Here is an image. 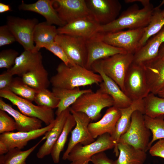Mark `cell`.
I'll list each match as a JSON object with an SVG mask.
<instances>
[{
	"label": "cell",
	"instance_id": "6da1fadb",
	"mask_svg": "<svg viewBox=\"0 0 164 164\" xmlns=\"http://www.w3.org/2000/svg\"><path fill=\"white\" fill-rule=\"evenodd\" d=\"M56 70V74L50 80L54 87L73 89L94 84H99L103 81L99 74L76 64L69 66L62 62L58 65Z\"/></svg>",
	"mask_w": 164,
	"mask_h": 164
},
{
	"label": "cell",
	"instance_id": "7a4b0ae2",
	"mask_svg": "<svg viewBox=\"0 0 164 164\" xmlns=\"http://www.w3.org/2000/svg\"><path fill=\"white\" fill-rule=\"evenodd\" d=\"M154 9L152 4L141 9L137 4L133 5L112 22L100 25L98 33H108L125 29H132L146 27L150 22Z\"/></svg>",
	"mask_w": 164,
	"mask_h": 164
},
{
	"label": "cell",
	"instance_id": "3957f363",
	"mask_svg": "<svg viewBox=\"0 0 164 164\" xmlns=\"http://www.w3.org/2000/svg\"><path fill=\"white\" fill-rule=\"evenodd\" d=\"M112 98L99 89L82 95L70 107L71 109L86 114L91 121H96L101 116V110L113 106Z\"/></svg>",
	"mask_w": 164,
	"mask_h": 164
},
{
	"label": "cell",
	"instance_id": "277c9868",
	"mask_svg": "<svg viewBox=\"0 0 164 164\" xmlns=\"http://www.w3.org/2000/svg\"><path fill=\"white\" fill-rule=\"evenodd\" d=\"M115 144L109 134L98 137L96 140L87 145L78 144L74 146L69 154L67 159L70 164H89L94 155L106 150L114 148Z\"/></svg>",
	"mask_w": 164,
	"mask_h": 164
},
{
	"label": "cell",
	"instance_id": "5b68a950",
	"mask_svg": "<svg viewBox=\"0 0 164 164\" xmlns=\"http://www.w3.org/2000/svg\"><path fill=\"white\" fill-rule=\"evenodd\" d=\"M151 135L150 131L145 124L144 114L137 110L133 113L130 126L121 136L118 142L127 144L146 152Z\"/></svg>",
	"mask_w": 164,
	"mask_h": 164
},
{
	"label": "cell",
	"instance_id": "8992f818",
	"mask_svg": "<svg viewBox=\"0 0 164 164\" xmlns=\"http://www.w3.org/2000/svg\"><path fill=\"white\" fill-rule=\"evenodd\" d=\"M146 27L108 33H97L94 37L113 46L134 54L139 49V42Z\"/></svg>",
	"mask_w": 164,
	"mask_h": 164
},
{
	"label": "cell",
	"instance_id": "52a82bcc",
	"mask_svg": "<svg viewBox=\"0 0 164 164\" xmlns=\"http://www.w3.org/2000/svg\"><path fill=\"white\" fill-rule=\"evenodd\" d=\"M124 92L132 101L143 99L150 93L145 67L132 63L126 75Z\"/></svg>",
	"mask_w": 164,
	"mask_h": 164
},
{
	"label": "cell",
	"instance_id": "ba28073f",
	"mask_svg": "<svg viewBox=\"0 0 164 164\" xmlns=\"http://www.w3.org/2000/svg\"><path fill=\"white\" fill-rule=\"evenodd\" d=\"M0 96L9 100L22 114L38 118L46 125L53 123L55 120L53 109L35 105L32 102L18 96L9 90L0 91Z\"/></svg>",
	"mask_w": 164,
	"mask_h": 164
},
{
	"label": "cell",
	"instance_id": "9c48e42d",
	"mask_svg": "<svg viewBox=\"0 0 164 164\" xmlns=\"http://www.w3.org/2000/svg\"><path fill=\"white\" fill-rule=\"evenodd\" d=\"M133 54L126 53L117 54L100 60L104 72L114 81L124 92L125 77L133 63Z\"/></svg>",
	"mask_w": 164,
	"mask_h": 164
},
{
	"label": "cell",
	"instance_id": "30bf717a",
	"mask_svg": "<svg viewBox=\"0 0 164 164\" xmlns=\"http://www.w3.org/2000/svg\"><path fill=\"white\" fill-rule=\"evenodd\" d=\"M55 120L49 125L31 131L10 132L0 134V155L5 154L14 148L20 149L24 148L29 141L45 135L50 131L54 126Z\"/></svg>",
	"mask_w": 164,
	"mask_h": 164
},
{
	"label": "cell",
	"instance_id": "8fae6325",
	"mask_svg": "<svg viewBox=\"0 0 164 164\" xmlns=\"http://www.w3.org/2000/svg\"><path fill=\"white\" fill-rule=\"evenodd\" d=\"M38 23L36 18L26 19L8 16L6 25L16 41L22 46L24 50L32 51L35 46L33 40V32Z\"/></svg>",
	"mask_w": 164,
	"mask_h": 164
},
{
	"label": "cell",
	"instance_id": "7c38bea8",
	"mask_svg": "<svg viewBox=\"0 0 164 164\" xmlns=\"http://www.w3.org/2000/svg\"><path fill=\"white\" fill-rule=\"evenodd\" d=\"M87 39L80 37L58 34L55 41L62 48L75 64L85 67L87 56Z\"/></svg>",
	"mask_w": 164,
	"mask_h": 164
},
{
	"label": "cell",
	"instance_id": "4fadbf2b",
	"mask_svg": "<svg viewBox=\"0 0 164 164\" xmlns=\"http://www.w3.org/2000/svg\"><path fill=\"white\" fill-rule=\"evenodd\" d=\"M69 108L75 119L76 125L71 132V137L67 148L63 154L62 159L64 160H67L70 152L77 144H80L85 145L95 141L88 128V125L91 121V119L83 113L76 111Z\"/></svg>",
	"mask_w": 164,
	"mask_h": 164
},
{
	"label": "cell",
	"instance_id": "5bb4252c",
	"mask_svg": "<svg viewBox=\"0 0 164 164\" xmlns=\"http://www.w3.org/2000/svg\"><path fill=\"white\" fill-rule=\"evenodd\" d=\"M91 14L100 25L109 23L117 18L121 8L117 0H85Z\"/></svg>",
	"mask_w": 164,
	"mask_h": 164
},
{
	"label": "cell",
	"instance_id": "9a60e30c",
	"mask_svg": "<svg viewBox=\"0 0 164 164\" xmlns=\"http://www.w3.org/2000/svg\"><path fill=\"white\" fill-rule=\"evenodd\" d=\"M91 69L101 77L103 81L100 84L99 89L111 97L114 101V106L118 109L122 108L129 106L132 104L133 101L114 81L104 72L100 60L96 61L92 64Z\"/></svg>",
	"mask_w": 164,
	"mask_h": 164
},
{
	"label": "cell",
	"instance_id": "2e32d148",
	"mask_svg": "<svg viewBox=\"0 0 164 164\" xmlns=\"http://www.w3.org/2000/svg\"><path fill=\"white\" fill-rule=\"evenodd\" d=\"M100 25L91 15L82 17L57 28L58 34H65L89 39L98 33Z\"/></svg>",
	"mask_w": 164,
	"mask_h": 164
},
{
	"label": "cell",
	"instance_id": "e0dca14e",
	"mask_svg": "<svg viewBox=\"0 0 164 164\" xmlns=\"http://www.w3.org/2000/svg\"><path fill=\"white\" fill-rule=\"evenodd\" d=\"M53 5L59 18L66 24L91 15L85 0H53Z\"/></svg>",
	"mask_w": 164,
	"mask_h": 164
},
{
	"label": "cell",
	"instance_id": "ac0fdd59",
	"mask_svg": "<svg viewBox=\"0 0 164 164\" xmlns=\"http://www.w3.org/2000/svg\"><path fill=\"white\" fill-rule=\"evenodd\" d=\"M86 46L87 56L85 67L90 70L96 61L117 54L127 53L123 49L113 46L94 37L87 39Z\"/></svg>",
	"mask_w": 164,
	"mask_h": 164
},
{
	"label": "cell",
	"instance_id": "d6986e66",
	"mask_svg": "<svg viewBox=\"0 0 164 164\" xmlns=\"http://www.w3.org/2000/svg\"><path fill=\"white\" fill-rule=\"evenodd\" d=\"M164 43V26L151 37L134 54L133 63L145 66L158 58L159 50Z\"/></svg>",
	"mask_w": 164,
	"mask_h": 164
},
{
	"label": "cell",
	"instance_id": "ffe728a7",
	"mask_svg": "<svg viewBox=\"0 0 164 164\" xmlns=\"http://www.w3.org/2000/svg\"><path fill=\"white\" fill-rule=\"evenodd\" d=\"M121 116L118 120L115 127L114 133L111 136L114 142L115 145L114 149V152L116 156L119 155L118 144L121 136L125 133L128 128L131 122L133 113L138 110L145 114V104L143 99L133 101L132 104L129 106L122 108L119 109Z\"/></svg>",
	"mask_w": 164,
	"mask_h": 164
},
{
	"label": "cell",
	"instance_id": "44dd1931",
	"mask_svg": "<svg viewBox=\"0 0 164 164\" xmlns=\"http://www.w3.org/2000/svg\"><path fill=\"white\" fill-rule=\"evenodd\" d=\"M119 109L112 106L109 107L102 118L97 121L90 123L89 130L94 138L104 134L108 133L112 136L115 132L117 122L120 117Z\"/></svg>",
	"mask_w": 164,
	"mask_h": 164
},
{
	"label": "cell",
	"instance_id": "7402d4cb",
	"mask_svg": "<svg viewBox=\"0 0 164 164\" xmlns=\"http://www.w3.org/2000/svg\"><path fill=\"white\" fill-rule=\"evenodd\" d=\"M53 0H38L31 4L26 3L22 1L19 9L37 13L43 16L48 23L63 26L66 24L59 17L53 6Z\"/></svg>",
	"mask_w": 164,
	"mask_h": 164
},
{
	"label": "cell",
	"instance_id": "603a6c76",
	"mask_svg": "<svg viewBox=\"0 0 164 164\" xmlns=\"http://www.w3.org/2000/svg\"><path fill=\"white\" fill-rule=\"evenodd\" d=\"M42 60V56L39 51L24 50L16 58L13 66L7 70L13 76L17 75L21 77L43 65Z\"/></svg>",
	"mask_w": 164,
	"mask_h": 164
},
{
	"label": "cell",
	"instance_id": "cb8c5ba5",
	"mask_svg": "<svg viewBox=\"0 0 164 164\" xmlns=\"http://www.w3.org/2000/svg\"><path fill=\"white\" fill-rule=\"evenodd\" d=\"M69 108L56 116L54 126L50 131L44 135L46 140L36 154L38 158L42 159L51 154L52 149L62 132L67 118L70 113Z\"/></svg>",
	"mask_w": 164,
	"mask_h": 164
},
{
	"label": "cell",
	"instance_id": "d4e9b609",
	"mask_svg": "<svg viewBox=\"0 0 164 164\" xmlns=\"http://www.w3.org/2000/svg\"><path fill=\"white\" fill-rule=\"evenodd\" d=\"M0 110L5 111L13 117L16 123V130L19 132H29L42 128L41 120L24 114L6 103L2 98L0 99Z\"/></svg>",
	"mask_w": 164,
	"mask_h": 164
},
{
	"label": "cell",
	"instance_id": "484cf974",
	"mask_svg": "<svg viewBox=\"0 0 164 164\" xmlns=\"http://www.w3.org/2000/svg\"><path fill=\"white\" fill-rule=\"evenodd\" d=\"M145 67L150 92L156 95L164 86V58H157Z\"/></svg>",
	"mask_w": 164,
	"mask_h": 164
},
{
	"label": "cell",
	"instance_id": "4316f807",
	"mask_svg": "<svg viewBox=\"0 0 164 164\" xmlns=\"http://www.w3.org/2000/svg\"><path fill=\"white\" fill-rule=\"evenodd\" d=\"M58 34L57 28L54 25L46 21L38 23L35 28L33 33V40L36 45L33 52L39 50L55 41Z\"/></svg>",
	"mask_w": 164,
	"mask_h": 164
},
{
	"label": "cell",
	"instance_id": "83f0119b",
	"mask_svg": "<svg viewBox=\"0 0 164 164\" xmlns=\"http://www.w3.org/2000/svg\"><path fill=\"white\" fill-rule=\"evenodd\" d=\"M118 157L114 161V164H143L146 161L145 151L121 142L118 143Z\"/></svg>",
	"mask_w": 164,
	"mask_h": 164
},
{
	"label": "cell",
	"instance_id": "f1b7e54d",
	"mask_svg": "<svg viewBox=\"0 0 164 164\" xmlns=\"http://www.w3.org/2000/svg\"><path fill=\"white\" fill-rule=\"evenodd\" d=\"M52 91L60 100L55 113L57 116L70 107L82 95L92 91L91 89L80 90L79 87L67 89L53 87Z\"/></svg>",
	"mask_w": 164,
	"mask_h": 164
},
{
	"label": "cell",
	"instance_id": "f546056e",
	"mask_svg": "<svg viewBox=\"0 0 164 164\" xmlns=\"http://www.w3.org/2000/svg\"><path fill=\"white\" fill-rule=\"evenodd\" d=\"M22 80L31 87L37 91L47 89L50 84L47 71L43 65L24 74Z\"/></svg>",
	"mask_w": 164,
	"mask_h": 164
},
{
	"label": "cell",
	"instance_id": "4dcf8cb0",
	"mask_svg": "<svg viewBox=\"0 0 164 164\" xmlns=\"http://www.w3.org/2000/svg\"><path fill=\"white\" fill-rule=\"evenodd\" d=\"M75 125V119L70 113L67 118L62 132L54 145L50 154L54 163H57L59 162L60 153L63 149L68 135Z\"/></svg>",
	"mask_w": 164,
	"mask_h": 164
},
{
	"label": "cell",
	"instance_id": "1f68e13d",
	"mask_svg": "<svg viewBox=\"0 0 164 164\" xmlns=\"http://www.w3.org/2000/svg\"><path fill=\"white\" fill-rule=\"evenodd\" d=\"M159 5L154 8L150 22L146 29L139 44V49L151 37L159 32L164 26V17L161 14Z\"/></svg>",
	"mask_w": 164,
	"mask_h": 164
},
{
	"label": "cell",
	"instance_id": "d6a6232c",
	"mask_svg": "<svg viewBox=\"0 0 164 164\" xmlns=\"http://www.w3.org/2000/svg\"><path fill=\"white\" fill-rule=\"evenodd\" d=\"M45 139L43 136L36 144L27 150L22 151L15 148L9 150L5 154L0 155V164H23L41 142Z\"/></svg>",
	"mask_w": 164,
	"mask_h": 164
},
{
	"label": "cell",
	"instance_id": "836d02e7",
	"mask_svg": "<svg viewBox=\"0 0 164 164\" xmlns=\"http://www.w3.org/2000/svg\"><path fill=\"white\" fill-rule=\"evenodd\" d=\"M145 124L152 134L148 146L149 150L156 141L164 139V115L152 118L144 114Z\"/></svg>",
	"mask_w": 164,
	"mask_h": 164
},
{
	"label": "cell",
	"instance_id": "e575fe53",
	"mask_svg": "<svg viewBox=\"0 0 164 164\" xmlns=\"http://www.w3.org/2000/svg\"><path fill=\"white\" fill-rule=\"evenodd\" d=\"M145 114L152 118L164 115V98L150 93L143 99Z\"/></svg>",
	"mask_w": 164,
	"mask_h": 164
},
{
	"label": "cell",
	"instance_id": "d590c367",
	"mask_svg": "<svg viewBox=\"0 0 164 164\" xmlns=\"http://www.w3.org/2000/svg\"><path fill=\"white\" fill-rule=\"evenodd\" d=\"M9 91L16 95L31 102L34 101L38 91L25 83L22 78H15L10 86Z\"/></svg>",
	"mask_w": 164,
	"mask_h": 164
},
{
	"label": "cell",
	"instance_id": "8d00e7d4",
	"mask_svg": "<svg viewBox=\"0 0 164 164\" xmlns=\"http://www.w3.org/2000/svg\"><path fill=\"white\" fill-rule=\"evenodd\" d=\"M34 101L37 105L53 109L57 108L60 100L52 91L44 89L37 91Z\"/></svg>",
	"mask_w": 164,
	"mask_h": 164
},
{
	"label": "cell",
	"instance_id": "74e56055",
	"mask_svg": "<svg viewBox=\"0 0 164 164\" xmlns=\"http://www.w3.org/2000/svg\"><path fill=\"white\" fill-rule=\"evenodd\" d=\"M19 54L17 51L12 49L2 50L0 52V68H5L7 70L11 69L14 65Z\"/></svg>",
	"mask_w": 164,
	"mask_h": 164
},
{
	"label": "cell",
	"instance_id": "f35d334b",
	"mask_svg": "<svg viewBox=\"0 0 164 164\" xmlns=\"http://www.w3.org/2000/svg\"><path fill=\"white\" fill-rule=\"evenodd\" d=\"M5 111L0 110V133L12 132L16 130L14 119Z\"/></svg>",
	"mask_w": 164,
	"mask_h": 164
},
{
	"label": "cell",
	"instance_id": "ab89813d",
	"mask_svg": "<svg viewBox=\"0 0 164 164\" xmlns=\"http://www.w3.org/2000/svg\"><path fill=\"white\" fill-rule=\"evenodd\" d=\"M44 48L58 57L67 65H76L69 58L62 48L55 41L45 46Z\"/></svg>",
	"mask_w": 164,
	"mask_h": 164
},
{
	"label": "cell",
	"instance_id": "60d3db41",
	"mask_svg": "<svg viewBox=\"0 0 164 164\" xmlns=\"http://www.w3.org/2000/svg\"><path fill=\"white\" fill-rule=\"evenodd\" d=\"M16 41V39L7 25L0 27V47L9 45Z\"/></svg>",
	"mask_w": 164,
	"mask_h": 164
},
{
	"label": "cell",
	"instance_id": "b9f144b4",
	"mask_svg": "<svg viewBox=\"0 0 164 164\" xmlns=\"http://www.w3.org/2000/svg\"><path fill=\"white\" fill-rule=\"evenodd\" d=\"M149 150L152 156L164 159V139L159 140L151 147Z\"/></svg>",
	"mask_w": 164,
	"mask_h": 164
},
{
	"label": "cell",
	"instance_id": "7bdbcfd3",
	"mask_svg": "<svg viewBox=\"0 0 164 164\" xmlns=\"http://www.w3.org/2000/svg\"><path fill=\"white\" fill-rule=\"evenodd\" d=\"M13 76L7 70L0 74V91L9 90L13 79Z\"/></svg>",
	"mask_w": 164,
	"mask_h": 164
},
{
	"label": "cell",
	"instance_id": "ee69618b",
	"mask_svg": "<svg viewBox=\"0 0 164 164\" xmlns=\"http://www.w3.org/2000/svg\"><path fill=\"white\" fill-rule=\"evenodd\" d=\"M91 162L93 164H114V161L109 159L104 152L93 155Z\"/></svg>",
	"mask_w": 164,
	"mask_h": 164
},
{
	"label": "cell",
	"instance_id": "f6af8a7d",
	"mask_svg": "<svg viewBox=\"0 0 164 164\" xmlns=\"http://www.w3.org/2000/svg\"><path fill=\"white\" fill-rule=\"evenodd\" d=\"M12 11L10 5L2 2H0V13Z\"/></svg>",
	"mask_w": 164,
	"mask_h": 164
},
{
	"label": "cell",
	"instance_id": "bcb514c9",
	"mask_svg": "<svg viewBox=\"0 0 164 164\" xmlns=\"http://www.w3.org/2000/svg\"><path fill=\"white\" fill-rule=\"evenodd\" d=\"M157 58H164V43L160 48Z\"/></svg>",
	"mask_w": 164,
	"mask_h": 164
},
{
	"label": "cell",
	"instance_id": "7dc6e473",
	"mask_svg": "<svg viewBox=\"0 0 164 164\" xmlns=\"http://www.w3.org/2000/svg\"><path fill=\"white\" fill-rule=\"evenodd\" d=\"M157 95L159 97L164 98V86Z\"/></svg>",
	"mask_w": 164,
	"mask_h": 164
},
{
	"label": "cell",
	"instance_id": "c3c4849f",
	"mask_svg": "<svg viewBox=\"0 0 164 164\" xmlns=\"http://www.w3.org/2000/svg\"><path fill=\"white\" fill-rule=\"evenodd\" d=\"M162 5L164 4V0L161 3ZM161 14L163 17H164V9L161 11Z\"/></svg>",
	"mask_w": 164,
	"mask_h": 164
},
{
	"label": "cell",
	"instance_id": "681fc988",
	"mask_svg": "<svg viewBox=\"0 0 164 164\" xmlns=\"http://www.w3.org/2000/svg\"><path fill=\"white\" fill-rule=\"evenodd\" d=\"M23 164H26V162H24Z\"/></svg>",
	"mask_w": 164,
	"mask_h": 164
}]
</instances>
